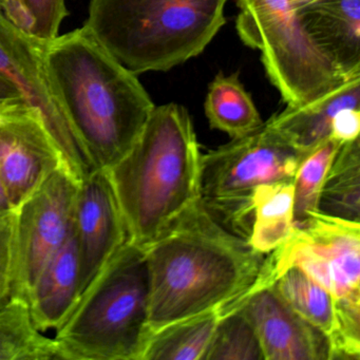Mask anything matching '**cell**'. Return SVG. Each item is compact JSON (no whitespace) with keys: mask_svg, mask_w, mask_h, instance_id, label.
Returning <instances> with one entry per match:
<instances>
[{"mask_svg":"<svg viewBox=\"0 0 360 360\" xmlns=\"http://www.w3.org/2000/svg\"><path fill=\"white\" fill-rule=\"evenodd\" d=\"M145 250L149 336L212 309L227 315L241 309L264 260L212 219L202 202Z\"/></svg>","mask_w":360,"mask_h":360,"instance_id":"6da1fadb","label":"cell"},{"mask_svg":"<svg viewBox=\"0 0 360 360\" xmlns=\"http://www.w3.org/2000/svg\"><path fill=\"white\" fill-rule=\"evenodd\" d=\"M46 64L77 140L98 169H110L155 109L148 92L85 26L48 41Z\"/></svg>","mask_w":360,"mask_h":360,"instance_id":"7a4b0ae2","label":"cell"},{"mask_svg":"<svg viewBox=\"0 0 360 360\" xmlns=\"http://www.w3.org/2000/svg\"><path fill=\"white\" fill-rule=\"evenodd\" d=\"M201 167L187 109L155 106L131 150L107 170L130 242L147 248L201 203Z\"/></svg>","mask_w":360,"mask_h":360,"instance_id":"3957f363","label":"cell"},{"mask_svg":"<svg viewBox=\"0 0 360 360\" xmlns=\"http://www.w3.org/2000/svg\"><path fill=\"white\" fill-rule=\"evenodd\" d=\"M229 0H91L84 26L136 75L200 56L226 22Z\"/></svg>","mask_w":360,"mask_h":360,"instance_id":"277c9868","label":"cell"},{"mask_svg":"<svg viewBox=\"0 0 360 360\" xmlns=\"http://www.w3.org/2000/svg\"><path fill=\"white\" fill-rule=\"evenodd\" d=\"M148 311L146 250L128 241L88 286L54 339L66 360H142Z\"/></svg>","mask_w":360,"mask_h":360,"instance_id":"5b68a950","label":"cell"},{"mask_svg":"<svg viewBox=\"0 0 360 360\" xmlns=\"http://www.w3.org/2000/svg\"><path fill=\"white\" fill-rule=\"evenodd\" d=\"M309 153L264 122L256 131L202 155V205L219 224L248 241L256 189L292 182Z\"/></svg>","mask_w":360,"mask_h":360,"instance_id":"8992f818","label":"cell"},{"mask_svg":"<svg viewBox=\"0 0 360 360\" xmlns=\"http://www.w3.org/2000/svg\"><path fill=\"white\" fill-rule=\"evenodd\" d=\"M236 1L238 35L261 52L267 77L286 107L309 104L349 79L307 34L290 0Z\"/></svg>","mask_w":360,"mask_h":360,"instance_id":"52a82bcc","label":"cell"},{"mask_svg":"<svg viewBox=\"0 0 360 360\" xmlns=\"http://www.w3.org/2000/svg\"><path fill=\"white\" fill-rule=\"evenodd\" d=\"M297 267L336 301L360 300V222L321 212L297 225L292 235L263 260L245 300Z\"/></svg>","mask_w":360,"mask_h":360,"instance_id":"ba28073f","label":"cell"},{"mask_svg":"<svg viewBox=\"0 0 360 360\" xmlns=\"http://www.w3.org/2000/svg\"><path fill=\"white\" fill-rule=\"evenodd\" d=\"M79 186L62 166L14 210L9 298L28 301L39 274L68 239Z\"/></svg>","mask_w":360,"mask_h":360,"instance_id":"9c48e42d","label":"cell"},{"mask_svg":"<svg viewBox=\"0 0 360 360\" xmlns=\"http://www.w3.org/2000/svg\"><path fill=\"white\" fill-rule=\"evenodd\" d=\"M47 44L18 29L0 7V77L20 92L29 106L39 111L62 153L65 166L81 183L98 168L77 140L56 98L46 64Z\"/></svg>","mask_w":360,"mask_h":360,"instance_id":"30bf717a","label":"cell"},{"mask_svg":"<svg viewBox=\"0 0 360 360\" xmlns=\"http://www.w3.org/2000/svg\"><path fill=\"white\" fill-rule=\"evenodd\" d=\"M62 166L39 111L25 101L0 107V174L14 208Z\"/></svg>","mask_w":360,"mask_h":360,"instance_id":"8fae6325","label":"cell"},{"mask_svg":"<svg viewBox=\"0 0 360 360\" xmlns=\"http://www.w3.org/2000/svg\"><path fill=\"white\" fill-rule=\"evenodd\" d=\"M73 229L79 248L82 296L129 241L125 219L107 170L96 169L79 183Z\"/></svg>","mask_w":360,"mask_h":360,"instance_id":"7c38bea8","label":"cell"},{"mask_svg":"<svg viewBox=\"0 0 360 360\" xmlns=\"http://www.w3.org/2000/svg\"><path fill=\"white\" fill-rule=\"evenodd\" d=\"M241 309L256 330L264 360H330L328 337L297 314L274 285L250 295Z\"/></svg>","mask_w":360,"mask_h":360,"instance_id":"4fadbf2b","label":"cell"},{"mask_svg":"<svg viewBox=\"0 0 360 360\" xmlns=\"http://www.w3.org/2000/svg\"><path fill=\"white\" fill-rule=\"evenodd\" d=\"M81 298L79 257L75 229L37 277L28 297L37 328H60Z\"/></svg>","mask_w":360,"mask_h":360,"instance_id":"5bb4252c","label":"cell"},{"mask_svg":"<svg viewBox=\"0 0 360 360\" xmlns=\"http://www.w3.org/2000/svg\"><path fill=\"white\" fill-rule=\"evenodd\" d=\"M300 18L316 46L345 77H360V0H330Z\"/></svg>","mask_w":360,"mask_h":360,"instance_id":"9a60e30c","label":"cell"},{"mask_svg":"<svg viewBox=\"0 0 360 360\" xmlns=\"http://www.w3.org/2000/svg\"><path fill=\"white\" fill-rule=\"evenodd\" d=\"M360 108V77H352L317 100L300 107H286L269 120L304 151L330 138V124L337 112Z\"/></svg>","mask_w":360,"mask_h":360,"instance_id":"2e32d148","label":"cell"},{"mask_svg":"<svg viewBox=\"0 0 360 360\" xmlns=\"http://www.w3.org/2000/svg\"><path fill=\"white\" fill-rule=\"evenodd\" d=\"M294 185L279 182L258 187L252 195V223L248 243L267 255L288 239L295 229Z\"/></svg>","mask_w":360,"mask_h":360,"instance_id":"e0dca14e","label":"cell"},{"mask_svg":"<svg viewBox=\"0 0 360 360\" xmlns=\"http://www.w3.org/2000/svg\"><path fill=\"white\" fill-rule=\"evenodd\" d=\"M204 109L210 128L225 132L231 139L248 136L264 124L238 72L216 75L208 87Z\"/></svg>","mask_w":360,"mask_h":360,"instance_id":"ac0fdd59","label":"cell"},{"mask_svg":"<svg viewBox=\"0 0 360 360\" xmlns=\"http://www.w3.org/2000/svg\"><path fill=\"white\" fill-rule=\"evenodd\" d=\"M224 311L212 309L180 320L149 336L142 360H204Z\"/></svg>","mask_w":360,"mask_h":360,"instance_id":"d6986e66","label":"cell"},{"mask_svg":"<svg viewBox=\"0 0 360 360\" xmlns=\"http://www.w3.org/2000/svg\"><path fill=\"white\" fill-rule=\"evenodd\" d=\"M64 359L56 339L44 336L28 301L10 297L0 307V360Z\"/></svg>","mask_w":360,"mask_h":360,"instance_id":"ffe728a7","label":"cell"},{"mask_svg":"<svg viewBox=\"0 0 360 360\" xmlns=\"http://www.w3.org/2000/svg\"><path fill=\"white\" fill-rule=\"evenodd\" d=\"M319 212L359 222L360 142L345 143L337 151L324 181Z\"/></svg>","mask_w":360,"mask_h":360,"instance_id":"44dd1931","label":"cell"},{"mask_svg":"<svg viewBox=\"0 0 360 360\" xmlns=\"http://www.w3.org/2000/svg\"><path fill=\"white\" fill-rule=\"evenodd\" d=\"M273 285L297 314L321 330L328 342L332 340L337 330L336 300L326 288L297 267L286 269Z\"/></svg>","mask_w":360,"mask_h":360,"instance_id":"7402d4cb","label":"cell"},{"mask_svg":"<svg viewBox=\"0 0 360 360\" xmlns=\"http://www.w3.org/2000/svg\"><path fill=\"white\" fill-rule=\"evenodd\" d=\"M341 145L332 138L326 139L311 149L298 166L292 181L295 226L302 224L311 218V214L319 212L320 195L324 181Z\"/></svg>","mask_w":360,"mask_h":360,"instance_id":"603a6c76","label":"cell"},{"mask_svg":"<svg viewBox=\"0 0 360 360\" xmlns=\"http://www.w3.org/2000/svg\"><path fill=\"white\" fill-rule=\"evenodd\" d=\"M0 7L12 24L43 41L58 37L69 15L65 0H0Z\"/></svg>","mask_w":360,"mask_h":360,"instance_id":"cb8c5ba5","label":"cell"},{"mask_svg":"<svg viewBox=\"0 0 360 360\" xmlns=\"http://www.w3.org/2000/svg\"><path fill=\"white\" fill-rule=\"evenodd\" d=\"M204 360H264L256 330L241 309L220 320Z\"/></svg>","mask_w":360,"mask_h":360,"instance_id":"d4e9b609","label":"cell"},{"mask_svg":"<svg viewBox=\"0 0 360 360\" xmlns=\"http://www.w3.org/2000/svg\"><path fill=\"white\" fill-rule=\"evenodd\" d=\"M14 212L0 217V307L9 299Z\"/></svg>","mask_w":360,"mask_h":360,"instance_id":"484cf974","label":"cell"},{"mask_svg":"<svg viewBox=\"0 0 360 360\" xmlns=\"http://www.w3.org/2000/svg\"><path fill=\"white\" fill-rule=\"evenodd\" d=\"M359 132L360 108L342 109L333 119L330 138L345 144L359 139Z\"/></svg>","mask_w":360,"mask_h":360,"instance_id":"4316f807","label":"cell"},{"mask_svg":"<svg viewBox=\"0 0 360 360\" xmlns=\"http://www.w3.org/2000/svg\"><path fill=\"white\" fill-rule=\"evenodd\" d=\"M22 101L25 100L20 92L10 82L0 77V107L12 104V103L22 102Z\"/></svg>","mask_w":360,"mask_h":360,"instance_id":"83f0119b","label":"cell"},{"mask_svg":"<svg viewBox=\"0 0 360 360\" xmlns=\"http://www.w3.org/2000/svg\"><path fill=\"white\" fill-rule=\"evenodd\" d=\"M299 18L321 7L330 0H290Z\"/></svg>","mask_w":360,"mask_h":360,"instance_id":"f1b7e54d","label":"cell"},{"mask_svg":"<svg viewBox=\"0 0 360 360\" xmlns=\"http://www.w3.org/2000/svg\"><path fill=\"white\" fill-rule=\"evenodd\" d=\"M13 204L8 195L7 188H6L5 182H4L3 176L0 174V217L8 216L13 214Z\"/></svg>","mask_w":360,"mask_h":360,"instance_id":"f546056e","label":"cell"}]
</instances>
